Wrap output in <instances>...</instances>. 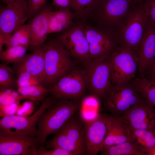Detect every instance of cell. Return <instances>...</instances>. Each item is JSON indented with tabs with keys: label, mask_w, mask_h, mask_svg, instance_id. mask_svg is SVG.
<instances>
[{
	"label": "cell",
	"mask_w": 155,
	"mask_h": 155,
	"mask_svg": "<svg viewBox=\"0 0 155 155\" xmlns=\"http://www.w3.org/2000/svg\"><path fill=\"white\" fill-rule=\"evenodd\" d=\"M80 107V103L75 100L59 99L44 110L37 124L40 146H43L47 137L61 129Z\"/></svg>",
	"instance_id": "cell-1"
},
{
	"label": "cell",
	"mask_w": 155,
	"mask_h": 155,
	"mask_svg": "<svg viewBox=\"0 0 155 155\" xmlns=\"http://www.w3.org/2000/svg\"><path fill=\"white\" fill-rule=\"evenodd\" d=\"M44 51V79L43 85H53L73 69L71 57L56 38L43 44Z\"/></svg>",
	"instance_id": "cell-2"
},
{
	"label": "cell",
	"mask_w": 155,
	"mask_h": 155,
	"mask_svg": "<svg viewBox=\"0 0 155 155\" xmlns=\"http://www.w3.org/2000/svg\"><path fill=\"white\" fill-rule=\"evenodd\" d=\"M50 140L44 143L45 148H59L76 155H87L84 123L71 117Z\"/></svg>",
	"instance_id": "cell-3"
},
{
	"label": "cell",
	"mask_w": 155,
	"mask_h": 155,
	"mask_svg": "<svg viewBox=\"0 0 155 155\" xmlns=\"http://www.w3.org/2000/svg\"><path fill=\"white\" fill-rule=\"evenodd\" d=\"M148 23L142 4H134L129 14L116 35L119 45L137 52Z\"/></svg>",
	"instance_id": "cell-4"
},
{
	"label": "cell",
	"mask_w": 155,
	"mask_h": 155,
	"mask_svg": "<svg viewBox=\"0 0 155 155\" xmlns=\"http://www.w3.org/2000/svg\"><path fill=\"white\" fill-rule=\"evenodd\" d=\"M134 4L133 0H104L92 15L94 14L97 26L116 34Z\"/></svg>",
	"instance_id": "cell-5"
},
{
	"label": "cell",
	"mask_w": 155,
	"mask_h": 155,
	"mask_svg": "<svg viewBox=\"0 0 155 155\" xmlns=\"http://www.w3.org/2000/svg\"><path fill=\"white\" fill-rule=\"evenodd\" d=\"M104 97L106 109L118 116L122 115L144 97L131 81L112 84Z\"/></svg>",
	"instance_id": "cell-6"
},
{
	"label": "cell",
	"mask_w": 155,
	"mask_h": 155,
	"mask_svg": "<svg viewBox=\"0 0 155 155\" xmlns=\"http://www.w3.org/2000/svg\"><path fill=\"white\" fill-rule=\"evenodd\" d=\"M84 27L89 45L90 62L108 59L119 45L116 34L98 26L88 25Z\"/></svg>",
	"instance_id": "cell-7"
},
{
	"label": "cell",
	"mask_w": 155,
	"mask_h": 155,
	"mask_svg": "<svg viewBox=\"0 0 155 155\" xmlns=\"http://www.w3.org/2000/svg\"><path fill=\"white\" fill-rule=\"evenodd\" d=\"M109 59L111 65L112 84L130 82L136 78L138 57L135 51L119 45Z\"/></svg>",
	"instance_id": "cell-8"
},
{
	"label": "cell",
	"mask_w": 155,
	"mask_h": 155,
	"mask_svg": "<svg viewBox=\"0 0 155 155\" xmlns=\"http://www.w3.org/2000/svg\"><path fill=\"white\" fill-rule=\"evenodd\" d=\"M56 99L76 100L87 89L85 70L72 69L62 76L50 88Z\"/></svg>",
	"instance_id": "cell-9"
},
{
	"label": "cell",
	"mask_w": 155,
	"mask_h": 155,
	"mask_svg": "<svg viewBox=\"0 0 155 155\" xmlns=\"http://www.w3.org/2000/svg\"><path fill=\"white\" fill-rule=\"evenodd\" d=\"M86 65L87 89L97 98L104 97L112 84L111 65L109 58L90 61Z\"/></svg>",
	"instance_id": "cell-10"
},
{
	"label": "cell",
	"mask_w": 155,
	"mask_h": 155,
	"mask_svg": "<svg viewBox=\"0 0 155 155\" xmlns=\"http://www.w3.org/2000/svg\"><path fill=\"white\" fill-rule=\"evenodd\" d=\"M37 137L0 129V155H35Z\"/></svg>",
	"instance_id": "cell-11"
},
{
	"label": "cell",
	"mask_w": 155,
	"mask_h": 155,
	"mask_svg": "<svg viewBox=\"0 0 155 155\" xmlns=\"http://www.w3.org/2000/svg\"><path fill=\"white\" fill-rule=\"evenodd\" d=\"M57 38L71 57L86 65L90 62L89 45L84 24L80 23L71 26Z\"/></svg>",
	"instance_id": "cell-12"
},
{
	"label": "cell",
	"mask_w": 155,
	"mask_h": 155,
	"mask_svg": "<svg viewBox=\"0 0 155 155\" xmlns=\"http://www.w3.org/2000/svg\"><path fill=\"white\" fill-rule=\"evenodd\" d=\"M55 100L52 95L47 97L39 109L30 116L13 115L3 117L0 120V129L10 130L13 129H15L13 132L37 137L38 131L36 126L38 119L44 111Z\"/></svg>",
	"instance_id": "cell-13"
},
{
	"label": "cell",
	"mask_w": 155,
	"mask_h": 155,
	"mask_svg": "<svg viewBox=\"0 0 155 155\" xmlns=\"http://www.w3.org/2000/svg\"><path fill=\"white\" fill-rule=\"evenodd\" d=\"M122 116L132 129L152 131L155 127V108L144 97Z\"/></svg>",
	"instance_id": "cell-14"
},
{
	"label": "cell",
	"mask_w": 155,
	"mask_h": 155,
	"mask_svg": "<svg viewBox=\"0 0 155 155\" xmlns=\"http://www.w3.org/2000/svg\"><path fill=\"white\" fill-rule=\"evenodd\" d=\"M28 2L23 0L2 7L0 9V34L12 35L22 25L26 16Z\"/></svg>",
	"instance_id": "cell-15"
},
{
	"label": "cell",
	"mask_w": 155,
	"mask_h": 155,
	"mask_svg": "<svg viewBox=\"0 0 155 155\" xmlns=\"http://www.w3.org/2000/svg\"><path fill=\"white\" fill-rule=\"evenodd\" d=\"M101 115L106 128L102 148L130 141L131 128L122 115Z\"/></svg>",
	"instance_id": "cell-16"
},
{
	"label": "cell",
	"mask_w": 155,
	"mask_h": 155,
	"mask_svg": "<svg viewBox=\"0 0 155 155\" xmlns=\"http://www.w3.org/2000/svg\"><path fill=\"white\" fill-rule=\"evenodd\" d=\"M87 155H96L103 145L106 128L101 115L84 123Z\"/></svg>",
	"instance_id": "cell-17"
},
{
	"label": "cell",
	"mask_w": 155,
	"mask_h": 155,
	"mask_svg": "<svg viewBox=\"0 0 155 155\" xmlns=\"http://www.w3.org/2000/svg\"><path fill=\"white\" fill-rule=\"evenodd\" d=\"M53 10L47 5L38 13L28 20L30 35L29 49L33 51L45 43L49 31V18Z\"/></svg>",
	"instance_id": "cell-18"
},
{
	"label": "cell",
	"mask_w": 155,
	"mask_h": 155,
	"mask_svg": "<svg viewBox=\"0 0 155 155\" xmlns=\"http://www.w3.org/2000/svg\"><path fill=\"white\" fill-rule=\"evenodd\" d=\"M137 53L138 57L137 69L140 77H144L155 58V27L149 22Z\"/></svg>",
	"instance_id": "cell-19"
},
{
	"label": "cell",
	"mask_w": 155,
	"mask_h": 155,
	"mask_svg": "<svg viewBox=\"0 0 155 155\" xmlns=\"http://www.w3.org/2000/svg\"><path fill=\"white\" fill-rule=\"evenodd\" d=\"M17 73L28 72L38 78L43 85L44 79V51L43 45L36 48L30 54H26L14 63Z\"/></svg>",
	"instance_id": "cell-20"
},
{
	"label": "cell",
	"mask_w": 155,
	"mask_h": 155,
	"mask_svg": "<svg viewBox=\"0 0 155 155\" xmlns=\"http://www.w3.org/2000/svg\"><path fill=\"white\" fill-rule=\"evenodd\" d=\"M75 16L70 8H62L50 13L48 34L64 31L70 27Z\"/></svg>",
	"instance_id": "cell-21"
},
{
	"label": "cell",
	"mask_w": 155,
	"mask_h": 155,
	"mask_svg": "<svg viewBox=\"0 0 155 155\" xmlns=\"http://www.w3.org/2000/svg\"><path fill=\"white\" fill-rule=\"evenodd\" d=\"M130 141L145 155H151L155 148L154 136L152 131L131 128Z\"/></svg>",
	"instance_id": "cell-22"
},
{
	"label": "cell",
	"mask_w": 155,
	"mask_h": 155,
	"mask_svg": "<svg viewBox=\"0 0 155 155\" xmlns=\"http://www.w3.org/2000/svg\"><path fill=\"white\" fill-rule=\"evenodd\" d=\"M131 82L136 90L155 108V80L144 77L135 78Z\"/></svg>",
	"instance_id": "cell-23"
},
{
	"label": "cell",
	"mask_w": 155,
	"mask_h": 155,
	"mask_svg": "<svg viewBox=\"0 0 155 155\" xmlns=\"http://www.w3.org/2000/svg\"><path fill=\"white\" fill-rule=\"evenodd\" d=\"M104 0H73L71 9L75 16L84 19L92 15Z\"/></svg>",
	"instance_id": "cell-24"
},
{
	"label": "cell",
	"mask_w": 155,
	"mask_h": 155,
	"mask_svg": "<svg viewBox=\"0 0 155 155\" xmlns=\"http://www.w3.org/2000/svg\"><path fill=\"white\" fill-rule=\"evenodd\" d=\"M100 152L102 155H145L131 141L102 148Z\"/></svg>",
	"instance_id": "cell-25"
},
{
	"label": "cell",
	"mask_w": 155,
	"mask_h": 155,
	"mask_svg": "<svg viewBox=\"0 0 155 155\" xmlns=\"http://www.w3.org/2000/svg\"><path fill=\"white\" fill-rule=\"evenodd\" d=\"M18 92L23 96L24 99L43 102L46 98L47 94L50 92L51 89L40 84L26 87H18Z\"/></svg>",
	"instance_id": "cell-26"
},
{
	"label": "cell",
	"mask_w": 155,
	"mask_h": 155,
	"mask_svg": "<svg viewBox=\"0 0 155 155\" xmlns=\"http://www.w3.org/2000/svg\"><path fill=\"white\" fill-rule=\"evenodd\" d=\"M30 43L29 27L28 24H23L11 35L5 44L7 48L21 46L28 47Z\"/></svg>",
	"instance_id": "cell-27"
},
{
	"label": "cell",
	"mask_w": 155,
	"mask_h": 155,
	"mask_svg": "<svg viewBox=\"0 0 155 155\" xmlns=\"http://www.w3.org/2000/svg\"><path fill=\"white\" fill-rule=\"evenodd\" d=\"M17 80L13 70L6 63L0 64V91L13 89L17 84Z\"/></svg>",
	"instance_id": "cell-28"
},
{
	"label": "cell",
	"mask_w": 155,
	"mask_h": 155,
	"mask_svg": "<svg viewBox=\"0 0 155 155\" xmlns=\"http://www.w3.org/2000/svg\"><path fill=\"white\" fill-rule=\"evenodd\" d=\"M29 47L18 46L7 48L0 52V59L5 63H15L26 54Z\"/></svg>",
	"instance_id": "cell-29"
},
{
	"label": "cell",
	"mask_w": 155,
	"mask_h": 155,
	"mask_svg": "<svg viewBox=\"0 0 155 155\" xmlns=\"http://www.w3.org/2000/svg\"><path fill=\"white\" fill-rule=\"evenodd\" d=\"M17 73L18 75L17 81L18 87L42 84L41 81L38 78L28 72L21 71Z\"/></svg>",
	"instance_id": "cell-30"
},
{
	"label": "cell",
	"mask_w": 155,
	"mask_h": 155,
	"mask_svg": "<svg viewBox=\"0 0 155 155\" xmlns=\"http://www.w3.org/2000/svg\"><path fill=\"white\" fill-rule=\"evenodd\" d=\"M48 0H28V11L25 17L22 21V24L27 20L38 13L46 5Z\"/></svg>",
	"instance_id": "cell-31"
},
{
	"label": "cell",
	"mask_w": 155,
	"mask_h": 155,
	"mask_svg": "<svg viewBox=\"0 0 155 155\" xmlns=\"http://www.w3.org/2000/svg\"><path fill=\"white\" fill-rule=\"evenodd\" d=\"M35 155H76L73 153L59 148H54L49 150L40 146L36 150Z\"/></svg>",
	"instance_id": "cell-32"
},
{
	"label": "cell",
	"mask_w": 155,
	"mask_h": 155,
	"mask_svg": "<svg viewBox=\"0 0 155 155\" xmlns=\"http://www.w3.org/2000/svg\"><path fill=\"white\" fill-rule=\"evenodd\" d=\"M142 4L147 13L149 22L155 27V0H144Z\"/></svg>",
	"instance_id": "cell-33"
},
{
	"label": "cell",
	"mask_w": 155,
	"mask_h": 155,
	"mask_svg": "<svg viewBox=\"0 0 155 155\" xmlns=\"http://www.w3.org/2000/svg\"><path fill=\"white\" fill-rule=\"evenodd\" d=\"M53 4L57 10L62 8H70L73 0H52Z\"/></svg>",
	"instance_id": "cell-34"
},
{
	"label": "cell",
	"mask_w": 155,
	"mask_h": 155,
	"mask_svg": "<svg viewBox=\"0 0 155 155\" xmlns=\"http://www.w3.org/2000/svg\"><path fill=\"white\" fill-rule=\"evenodd\" d=\"M148 79L155 80V58L152 62L147 71L145 75Z\"/></svg>",
	"instance_id": "cell-35"
},
{
	"label": "cell",
	"mask_w": 155,
	"mask_h": 155,
	"mask_svg": "<svg viewBox=\"0 0 155 155\" xmlns=\"http://www.w3.org/2000/svg\"><path fill=\"white\" fill-rule=\"evenodd\" d=\"M11 35L0 34V52L2 51L3 46L5 45L10 38Z\"/></svg>",
	"instance_id": "cell-36"
},
{
	"label": "cell",
	"mask_w": 155,
	"mask_h": 155,
	"mask_svg": "<svg viewBox=\"0 0 155 155\" xmlns=\"http://www.w3.org/2000/svg\"><path fill=\"white\" fill-rule=\"evenodd\" d=\"M4 3L7 5L11 4L12 3L21 1L23 0H2Z\"/></svg>",
	"instance_id": "cell-37"
},
{
	"label": "cell",
	"mask_w": 155,
	"mask_h": 155,
	"mask_svg": "<svg viewBox=\"0 0 155 155\" xmlns=\"http://www.w3.org/2000/svg\"><path fill=\"white\" fill-rule=\"evenodd\" d=\"M144 0H133V2L137 4H142Z\"/></svg>",
	"instance_id": "cell-38"
},
{
	"label": "cell",
	"mask_w": 155,
	"mask_h": 155,
	"mask_svg": "<svg viewBox=\"0 0 155 155\" xmlns=\"http://www.w3.org/2000/svg\"><path fill=\"white\" fill-rule=\"evenodd\" d=\"M151 155H155V148L152 152Z\"/></svg>",
	"instance_id": "cell-39"
}]
</instances>
